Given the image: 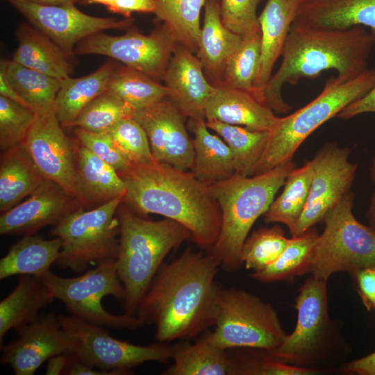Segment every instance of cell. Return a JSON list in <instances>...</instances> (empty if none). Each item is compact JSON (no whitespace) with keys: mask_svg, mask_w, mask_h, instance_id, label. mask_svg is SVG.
Listing matches in <instances>:
<instances>
[{"mask_svg":"<svg viewBox=\"0 0 375 375\" xmlns=\"http://www.w3.org/2000/svg\"><path fill=\"white\" fill-rule=\"evenodd\" d=\"M219 267L210 252L190 249L160 266L135 312L155 326L158 342L194 338L215 326Z\"/></svg>","mask_w":375,"mask_h":375,"instance_id":"1","label":"cell"},{"mask_svg":"<svg viewBox=\"0 0 375 375\" xmlns=\"http://www.w3.org/2000/svg\"><path fill=\"white\" fill-rule=\"evenodd\" d=\"M126 185L123 202L140 215L157 214L188 230L202 249L214 247L221 214L209 186L192 172L157 162L131 163L119 173Z\"/></svg>","mask_w":375,"mask_h":375,"instance_id":"2","label":"cell"},{"mask_svg":"<svg viewBox=\"0 0 375 375\" xmlns=\"http://www.w3.org/2000/svg\"><path fill=\"white\" fill-rule=\"evenodd\" d=\"M374 45L369 32L362 26L333 30L292 24L281 63L265 87V104L274 112H287L291 106L283 97V85L315 78L324 71L335 70L340 82L356 78L368 69Z\"/></svg>","mask_w":375,"mask_h":375,"instance_id":"3","label":"cell"},{"mask_svg":"<svg viewBox=\"0 0 375 375\" xmlns=\"http://www.w3.org/2000/svg\"><path fill=\"white\" fill-rule=\"evenodd\" d=\"M294 168L290 160L257 175L235 174L208 185L221 214L219 236L210 252L224 269L233 272L241 267V249L249 231Z\"/></svg>","mask_w":375,"mask_h":375,"instance_id":"4","label":"cell"},{"mask_svg":"<svg viewBox=\"0 0 375 375\" xmlns=\"http://www.w3.org/2000/svg\"><path fill=\"white\" fill-rule=\"evenodd\" d=\"M117 216L119 226L117 270L125 290L124 313L134 315L165 258L191 236L187 228L174 220H149L128 206H119Z\"/></svg>","mask_w":375,"mask_h":375,"instance_id":"5","label":"cell"},{"mask_svg":"<svg viewBox=\"0 0 375 375\" xmlns=\"http://www.w3.org/2000/svg\"><path fill=\"white\" fill-rule=\"evenodd\" d=\"M375 84V68L356 78L340 82L335 77L313 100L292 114L279 117L269 131V139L255 174L292 160L301 144L323 124L337 117L348 105L367 94Z\"/></svg>","mask_w":375,"mask_h":375,"instance_id":"6","label":"cell"},{"mask_svg":"<svg viewBox=\"0 0 375 375\" xmlns=\"http://www.w3.org/2000/svg\"><path fill=\"white\" fill-rule=\"evenodd\" d=\"M123 199L117 197L90 210L79 207L55 225L51 234L62 242L55 265L82 272L90 265L116 260L119 235L117 212Z\"/></svg>","mask_w":375,"mask_h":375,"instance_id":"7","label":"cell"},{"mask_svg":"<svg viewBox=\"0 0 375 375\" xmlns=\"http://www.w3.org/2000/svg\"><path fill=\"white\" fill-rule=\"evenodd\" d=\"M353 199L350 190L326 215L309 269L313 277L327 281L336 272L375 268V232L354 217Z\"/></svg>","mask_w":375,"mask_h":375,"instance_id":"8","label":"cell"},{"mask_svg":"<svg viewBox=\"0 0 375 375\" xmlns=\"http://www.w3.org/2000/svg\"><path fill=\"white\" fill-rule=\"evenodd\" d=\"M211 341L225 350L249 348L270 353L283 342L286 333L271 305L246 291L222 288Z\"/></svg>","mask_w":375,"mask_h":375,"instance_id":"9","label":"cell"},{"mask_svg":"<svg viewBox=\"0 0 375 375\" xmlns=\"http://www.w3.org/2000/svg\"><path fill=\"white\" fill-rule=\"evenodd\" d=\"M40 278L54 298L78 318L118 329H136L144 324L136 315H115L103 306L101 301L106 296H112L122 303L125 300L116 260L99 263L78 276L62 277L49 270Z\"/></svg>","mask_w":375,"mask_h":375,"instance_id":"10","label":"cell"},{"mask_svg":"<svg viewBox=\"0 0 375 375\" xmlns=\"http://www.w3.org/2000/svg\"><path fill=\"white\" fill-rule=\"evenodd\" d=\"M58 316L70 339L71 352L95 369L114 375L127 374L144 362H167L172 358L173 345L166 342L138 345L112 337L103 326L72 315Z\"/></svg>","mask_w":375,"mask_h":375,"instance_id":"11","label":"cell"},{"mask_svg":"<svg viewBox=\"0 0 375 375\" xmlns=\"http://www.w3.org/2000/svg\"><path fill=\"white\" fill-rule=\"evenodd\" d=\"M326 282L312 276L301 287L296 301V327L277 349L267 353L269 356L285 363L308 368L322 358L333 331Z\"/></svg>","mask_w":375,"mask_h":375,"instance_id":"12","label":"cell"},{"mask_svg":"<svg viewBox=\"0 0 375 375\" xmlns=\"http://www.w3.org/2000/svg\"><path fill=\"white\" fill-rule=\"evenodd\" d=\"M176 44L162 24L149 35L134 30L119 35L97 33L78 42L74 53L105 56L155 79H162Z\"/></svg>","mask_w":375,"mask_h":375,"instance_id":"13","label":"cell"},{"mask_svg":"<svg viewBox=\"0 0 375 375\" xmlns=\"http://www.w3.org/2000/svg\"><path fill=\"white\" fill-rule=\"evenodd\" d=\"M350 151L338 143L327 142L310 160L313 177L309 197L292 237L324 221L328 212L350 191L358 167L349 160Z\"/></svg>","mask_w":375,"mask_h":375,"instance_id":"14","label":"cell"},{"mask_svg":"<svg viewBox=\"0 0 375 375\" xmlns=\"http://www.w3.org/2000/svg\"><path fill=\"white\" fill-rule=\"evenodd\" d=\"M34 27L54 42L68 56L85 38L109 29H126L133 19L92 16L76 6H44L26 0H6Z\"/></svg>","mask_w":375,"mask_h":375,"instance_id":"15","label":"cell"},{"mask_svg":"<svg viewBox=\"0 0 375 375\" xmlns=\"http://www.w3.org/2000/svg\"><path fill=\"white\" fill-rule=\"evenodd\" d=\"M62 127L55 110L36 115L22 146L45 179L74 197L75 148Z\"/></svg>","mask_w":375,"mask_h":375,"instance_id":"16","label":"cell"},{"mask_svg":"<svg viewBox=\"0 0 375 375\" xmlns=\"http://www.w3.org/2000/svg\"><path fill=\"white\" fill-rule=\"evenodd\" d=\"M134 118L144 129L154 159L183 170H191L194 157L185 115L167 97L135 112Z\"/></svg>","mask_w":375,"mask_h":375,"instance_id":"17","label":"cell"},{"mask_svg":"<svg viewBox=\"0 0 375 375\" xmlns=\"http://www.w3.org/2000/svg\"><path fill=\"white\" fill-rule=\"evenodd\" d=\"M18 337L1 346V362L16 375H33L51 357L72 351L71 341L53 312L16 330Z\"/></svg>","mask_w":375,"mask_h":375,"instance_id":"18","label":"cell"},{"mask_svg":"<svg viewBox=\"0 0 375 375\" xmlns=\"http://www.w3.org/2000/svg\"><path fill=\"white\" fill-rule=\"evenodd\" d=\"M81 207L77 199L56 183L45 179L29 199L1 213V235H32L56 225Z\"/></svg>","mask_w":375,"mask_h":375,"instance_id":"19","label":"cell"},{"mask_svg":"<svg viewBox=\"0 0 375 375\" xmlns=\"http://www.w3.org/2000/svg\"><path fill=\"white\" fill-rule=\"evenodd\" d=\"M162 80L168 97L186 117L205 119L206 106L217 87L208 79L194 53L177 43Z\"/></svg>","mask_w":375,"mask_h":375,"instance_id":"20","label":"cell"},{"mask_svg":"<svg viewBox=\"0 0 375 375\" xmlns=\"http://www.w3.org/2000/svg\"><path fill=\"white\" fill-rule=\"evenodd\" d=\"M301 0H267L258 21L261 34L260 60L253 86V97L264 102L265 87L273 67L281 56Z\"/></svg>","mask_w":375,"mask_h":375,"instance_id":"21","label":"cell"},{"mask_svg":"<svg viewBox=\"0 0 375 375\" xmlns=\"http://www.w3.org/2000/svg\"><path fill=\"white\" fill-rule=\"evenodd\" d=\"M293 24L333 30L367 26L375 45V0H301Z\"/></svg>","mask_w":375,"mask_h":375,"instance_id":"22","label":"cell"},{"mask_svg":"<svg viewBox=\"0 0 375 375\" xmlns=\"http://www.w3.org/2000/svg\"><path fill=\"white\" fill-rule=\"evenodd\" d=\"M76 148L74 197L79 205L93 208L124 198L126 185L117 170L80 143Z\"/></svg>","mask_w":375,"mask_h":375,"instance_id":"23","label":"cell"},{"mask_svg":"<svg viewBox=\"0 0 375 375\" xmlns=\"http://www.w3.org/2000/svg\"><path fill=\"white\" fill-rule=\"evenodd\" d=\"M204 17L196 56L209 81L216 87L226 62L240 46L242 37L222 22L220 0H206Z\"/></svg>","mask_w":375,"mask_h":375,"instance_id":"24","label":"cell"},{"mask_svg":"<svg viewBox=\"0 0 375 375\" xmlns=\"http://www.w3.org/2000/svg\"><path fill=\"white\" fill-rule=\"evenodd\" d=\"M274 111L251 94L236 89L217 88L205 112V119L269 131L278 119Z\"/></svg>","mask_w":375,"mask_h":375,"instance_id":"25","label":"cell"},{"mask_svg":"<svg viewBox=\"0 0 375 375\" xmlns=\"http://www.w3.org/2000/svg\"><path fill=\"white\" fill-rule=\"evenodd\" d=\"M16 35L18 44L13 61L60 80L72 74L69 56L30 23L21 24Z\"/></svg>","mask_w":375,"mask_h":375,"instance_id":"26","label":"cell"},{"mask_svg":"<svg viewBox=\"0 0 375 375\" xmlns=\"http://www.w3.org/2000/svg\"><path fill=\"white\" fill-rule=\"evenodd\" d=\"M55 299L40 277L23 275L12 291L0 302V346L5 335L38 317L39 311Z\"/></svg>","mask_w":375,"mask_h":375,"instance_id":"27","label":"cell"},{"mask_svg":"<svg viewBox=\"0 0 375 375\" xmlns=\"http://www.w3.org/2000/svg\"><path fill=\"white\" fill-rule=\"evenodd\" d=\"M188 126L194 134L192 174L208 185L235 175L230 148L221 137L209 131L206 119H189Z\"/></svg>","mask_w":375,"mask_h":375,"instance_id":"28","label":"cell"},{"mask_svg":"<svg viewBox=\"0 0 375 375\" xmlns=\"http://www.w3.org/2000/svg\"><path fill=\"white\" fill-rule=\"evenodd\" d=\"M61 240H47L35 234L26 235L12 245L0 260V279L15 275L42 277L58 260Z\"/></svg>","mask_w":375,"mask_h":375,"instance_id":"29","label":"cell"},{"mask_svg":"<svg viewBox=\"0 0 375 375\" xmlns=\"http://www.w3.org/2000/svg\"><path fill=\"white\" fill-rule=\"evenodd\" d=\"M115 69L114 62L110 60L90 74L78 78L69 76L61 80L54 110L62 127H72L83 109L107 90Z\"/></svg>","mask_w":375,"mask_h":375,"instance_id":"30","label":"cell"},{"mask_svg":"<svg viewBox=\"0 0 375 375\" xmlns=\"http://www.w3.org/2000/svg\"><path fill=\"white\" fill-rule=\"evenodd\" d=\"M45 178L22 145L3 151L0 162V211L3 213L33 194Z\"/></svg>","mask_w":375,"mask_h":375,"instance_id":"31","label":"cell"},{"mask_svg":"<svg viewBox=\"0 0 375 375\" xmlns=\"http://www.w3.org/2000/svg\"><path fill=\"white\" fill-rule=\"evenodd\" d=\"M173 363L164 375H229L230 360L226 350L216 346L208 332L195 342L173 345Z\"/></svg>","mask_w":375,"mask_h":375,"instance_id":"32","label":"cell"},{"mask_svg":"<svg viewBox=\"0 0 375 375\" xmlns=\"http://www.w3.org/2000/svg\"><path fill=\"white\" fill-rule=\"evenodd\" d=\"M206 122L207 126L221 137L230 148L235 174L253 176L266 147L269 131L253 130L215 119H207Z\"/></svg>","mask_w":375,"mask_h":375,"instance_id":"33","label":"cell"},{"mask_svg":"<svg viewBox=\"0 0 375 375\" xmlns=\"http://www.w3.org/2000/svg\"><path fill=\"white\" fill-rule=\"evenodd\" d=\"M312 177L310 160L306 161L299 168L292 169L285 178L281 194L274 199L263 215L265 222L284 224L291 234L306 206Z\"/></svg>","mask_w":375,"mask_h":375,"instance_id":"34","label":"cell"},{"mask_svg":"<svg viewBox=\"0 0 375 375\" xmlns=\"http://www.w3.org/2000/svg\"><path fill=\"white\" fill-rule=\"evenodd\" d=\"M6 76L36 115L55 110L61 80L24 67L12 60H1Z\"/></svg>","mask_w":375,"mask_h":375,"instance_id":"35","label":"cell"},{"mask_svg":"<svg viewBox=\"0 0 375 375\" xmlns=\"http://www.w3.org/2000/svg\"><path fill=\"white\" fill-rule=\"evenodd\" d=\"M154 14L177 43L197 53L201 32L200 15L206 0H153Z\"/></svg>","mask_w":375,"mask_h":375,"instance_id":"36","label":"cell"},{"mask_svg":"<svg viewBox=\"0 0 375 375\" xmlns=\"http://www.w3.org/2000/svg\"><path fill=\"white\" fill-rule=\"evenodd\" d=\"M318 237L317 230L312 227L299 235L292 237L274 262L265 269L253 272L251 276L268 283L289 280L309 272Z\"/></svg>","mask_w":375,"mask_h":375,"instance_id":"37","label":"cell"},{"mask_svg":"<svg viewBox=\"0 0 375 375\" xmlns=\"http://www.w3.org/2000/svg\"><path fill=\"white\" fill-rule=\"evenodd\" d=\"M107 90L117 96L135 112L168 97L165 85L146 74L125 65L115 67Z\"/></svg>","mask_w":375,"mask_h":375,"instance_id":"38","label":"cell"},{"mask_svg":"<svg viewBox=\"0 0 375 375\" xmlns=\"http://www.w3.org/2000/svg\"><path fill=\"white\" fill-rule=\"evenodd\" d=\"M260 49V31L242 37L240 46L226 62L216 87L240 90L253 95Z\"/></svg>","mask_w":375,"mask_h":375,"instance_id":"39","label":"cell"},{"mask_svg":"<svg viewBox=\"0 0 375 375\" xmlns=\"http://www.w3.org/2000/svg\"><path fill=\"white\" fill-rule=\"evenodd\" d=\"M135 113L131 107L106 90L83 109L72 127L94 133H108L122 120L134 117Z\"/></svg>","mask_w":375,"mask_h":375,"instance_id":"40","label":"cell"},{"mask_svg":"<svg viewBox=\"0 0 375 375\" xmlns=\"http://www.w3.org/2000/svg\"><path fill=\"white\" fill-rule=\"evenodd\" d=\"M288 241L278 226L260 228L245 240L241 249L242 262L247 269L260 272L278 258Z\"/></svg>","mask_w":375,"mask_h":375,"instance_id":"41","label":"cell"},{"mask_svg":"<svg viewBox=\"0 0 375 375\" xmlns=\"http://www.w3.org/2000/svg\"><path fill=\"white\" fill-rule=\"evenodd\" d=\"M36 117L32 109L0 95V149L22 145Z\"/></svg>","mask_w":375,"mask_h":375,"instance_id":"42","label":"cell"},{"mask_svg":"<svg viewBox=\"0 0 375 375\" xmlns=\"http://www.w3.org/2000/svg\"><path fill=\"white\" fill-rule=\"evenodd\" d=\"M108 133L115 146L131 163L147 164L156 160L147 135L134 117L122 120Z\"/></svg>","mask_w":375,"mask_h":375,"instance_id":"43","label":"cell"},{"mask_svg":"<svg viewBox=\"0 0 375 375\" xmlns=\"http://www.w3.org/2000/svg\"><path fill=\"white\" fill-rule=\"evenodd\" d=\"M229 375H315L322 372L278 360L266 351L230 358Z\"/></svg>","mask_w":375,"mask_h":375,"instance_id":"44","label":"cell"},{"mask_svg":"<svg viewBox=\"0 0 375 375\" xmlns=\"http://www.w3.org/2000/svg\"><path fill=\"white\" fill-rule=\"evenodd\" d=\"M262 0H220L224 26L244 37L260 31L257 8Z\"/></svg>","mask_w":375,"mask_h":375,"instance_id":"45","label":"cell"},{"mask_svg":"<svg viewBox=\"0 0 375 375\" xmlns=\"http://www.w3.org/2000/svg\"><path fill=\"white\" fill-rule=\"evenodd\" d=\"M78 142L99 158L115 168L118 173L125 171L131 162L115 146L109 133H94L75 128Z\"/></svg>","mask_w":375,"mask_h":375,"instance_id":"46","label":"cell"},{"mask_svg":"<svg viewBox=\"0 0 375 375\" xmlns=\"http://www.w3.org/2000/svg\"><path fill=\"white\" fill-rule=\"evenodd\" d=\"M365 306L375 309V268H365L353 274Z\"/></svg>","mask_w":375,"mask_h":375,"instance_id":"47","label":"cell"},{"mask_svg":"<svg viewBox=\"0 0 375 375\" xmlns=\"http://www.w3.org/2000/svg\"><path fill=\"white\" fill-rule=\"evenodd\" d=\"M108 10L131 18L133 12L153 13L156 6L153 0H115Z\"/></svg>","mask_w":375,"mask_h":375,"instance_id":"48","label":"cell"},{"mask_svg":"<svg viewBox=\"0 0 375 375\" xmlns=\"http://www.w3.org/2000/svg\"><path fill=\"white\" fill-rule=\"evenodd\" d=\"M366 112L375 113V84L367 94L348 105L336 117L349 119Z\"/></svg>","mask_w":375,"mask_h":375,"instance_id":"49","label":"cell"},{"mask_svg":"<svg viewBox=\"0 0 375 375\" xmlns=\"http://www.w3.org/2000/svg\"><path fill=\"white\" fill-rule=\"evenodd\" d=\"M69 362L64 372L67 375H114L112 372L95 369L81 360L76 355L69 352Z\"/></svg>","mask_w":375,"mask_h":375,"instance_id":"50","label":"cell"},{"mask_svg":"<svg viewBox=\"0 0 375 375\" xmlns=\"http://www.w3.org/2000/svg\"><path fill=\"white\" fill-rule=\"evenodd\" d=\"M343 371L359 375H375V352L347 363L343 367Z\"/></svg>","mask_w":375,"mask_h":375,"instance_id":"51","label":"cell"},{"mask_svg":"<svg viewBox=\"0 0 375 375\" xmlns=\"http://www.w3.org/2000/svg\"><path fill=\"white\" fill-rule=\"evenodd\" d=\"M0 95L20 105L32 109L28 103L19 94V93L10 83L6 76L3 69L1 67H0Z\"/></svg>","mask_w":375,"mask_h":375,"instance_id":"52","label":"cell"},{"mask_svg":"<svg viewBox=\"0 0 375 375\" xmlns=\"http://www.w3.org/2000/svg\"><path fill=\"white\" fill-rule=\"evenodd\" d=\"M69 362L68 353L58 354L51 357L47 360L45 374L60 375L64 374Z\"/></svg>","mask_w":375,"mask_h":375,"instance_id":"53","label":"cell"},{"mask_svg":"<svg viewBox=\"0 0 375 375\" xmlns=\"http://www.w3.org/2000/svg\"><path fill=\"white\" fill-rule=\"evenodd\" d=\"M369 171L374 184V191L367 211V219L369 227L375 232V156L372 160Z\"/></svg>","mask_w":375,"mask_h":375,"instance_id":"54","label":"cell"},{"mask_svg":"<svg viewBox=\"0 0 375 375\" xmlns=\"http://www.w3.org/2000/svg\"><path fill=\"white\" fill-rule=\"evenodd\" d=\"M34 3L44 6H76L78 3H83L85 0H26Z\"/></svg>","mask_w":375,"mask_h":375,"instance_id":"55","label":"cell"},{"mask_svg":"<svg viewBox=\"0 0 375 375\" xmlns=\"http://www.w3.org/2000/svg\"><path fill=\"white\" fill-rule=\"evenodd\" d=\"M115 0H85L84 3H97L104 5L106 8L110 6Z\"/></svg>","mask_w":375,"mask_h":375,"instance_id":"56","label":"cell"}]
</instances>
